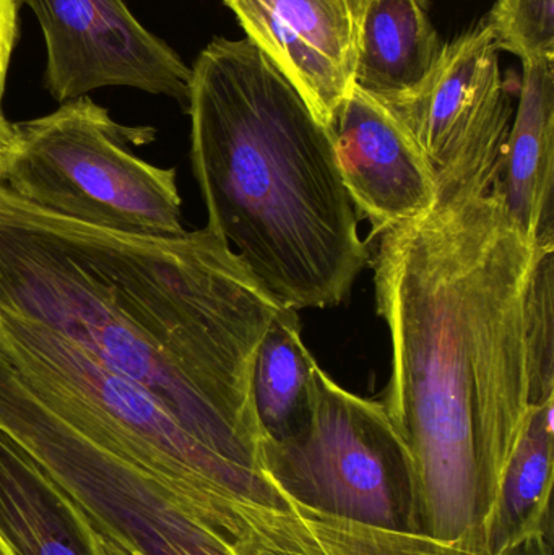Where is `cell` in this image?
Returning <instances> with one entry per match:
<instances>
[{
	"mask_svg": "<svg viewBox=\"0 0 554 555\" xmlns=\"http://www.w3.org/2000/svg\"><path fill=\"white\" fill-rule=\"evenodd\" d=\"M445 42L425 0H370L358 31L355 87L386 106L428 83Z\"/></svg>",
	"mask_w": 554,
	"mask_h": 555,
	"instance_id": "cell-13",
	"label": "cell"
},
{
	"mask_svg": "<svg viewBox=\"0 0 554 555\" xmlns=\"http://www.w3.org/2000/svg\"><path fill=\"white\" fill-rule=\"evenodd\" d=\"M500 185L384 231L374 257L392 348L381 403L409 460L415 531L441 541L490 520L533 406L554 398L530 348L546 246L517 227Z\"/></svg>",
	"mask_w": 554,
	"mask_h": 555,
	"instance_id": "cell-1",
	"label": "cell"
},
{
	"mask_svg": "<svg viewBox=\"0 0 554 555\" xmlns=\"http://www.w3.org/2000/svg\"><path fill=\"white\" fill-rule=\"evenodd\" d=\"M246 38L334 126L355 87L360 23L344 0H224Z\"/></svg>",
	"mask_w": 554,
	"mask_h": 555,
	"instance_id": "cell-9",
	"label": "cell"
},
{
	"mask_svg": "<svg viewBox=\"0 0 554 555\" xmlns=\"http://www.w3.org/2000/svg\"><path fill=\"white\" fill-rule=\"evenodd\" d=\"M0 534L15 555H100L83 512L3 430Z\"/></svg>",
	"mask_w": 554,
	"mask_h": 555,
	"instance_id": "cell-12",
	"label": "cell"
},
{
	"mask_svg": "<svg viewBox=\"0 0 554 555\" xmlns=\"http://www.w3.org/2000/svg\"><path fill=\"white\" fill-rule=\"evenodd\" d=\"M44 35V85L59 104L106 87L172 98L188 109L192 67L123 0H20Z\"/></svg>",
	"mask_w": 554,
	"mask_h": 555,
	"instance_id": "cell-8",
	"label": "cell"
},
{
	"mask_svg": "<svg viewBox=\"0 0 554 555\" xmlns=\"http://www.w3.org/2000/svg\"><path fill=\"white\" fill-rule=\"evenodd\" d=\"M344 2L347 3L348 9H350V12L353 13L355 18L358 20V23H361L364 10H366V5L370 0H344ZM425 2H428V0H425Z\"/></svg>",
	"mask_w": 554,
	"mask_h": 555,
	"instance_id": "cell-23",
	"label": "cell"
},
{
	"mask_svg": "<svg viewBox=\"0 0 554 555\" xmlns=\"http://www.w3.org/2000/svg\"><path fill=\"white\" fill-rule=\"evenodd\" d=\"M15 129L18 149L0 184L16 197L120 233H185L176 169L152 165L129 149L153 142L152 127L120 126L107 109L81 96Z\"/></svg>",
	"mask_w": 554,
	"mask_h": 555,
	"instance_id": "cell-5",
	"label": "cell"
},
{
	"mask_svg": "<svg viewBox=\"0 0 554 555\" xmlns=\"http://www.w3.org/2000/svg\"><path fill=\"white\" fill-rule=\"evenodd\" d=\"M20 0H0V109L5 93L7 74L18 38Z\"/></svg>",
	"mask_w": 554,
	"mask_h": 555,
	"instance_id": "cell-18",
	"label": "cell"
},
{
	"mask_svg": "<svg viewBox=\"0 0 554 555\" xmlns=\"http://www.w3.org/2000/svg\"><path fill=\"white\" fill-rule=\"evenodd\" d=\"M260 473L301 507L415 531L409 460L383 403L345 390L319 365L308 423L288 439H263Z\"/></svg>",
	"mask_w": 554,
	"mask_h": 555,
	"instance_id": "cell-6",
	"label": "cell"
},
{
	"mask_svg": "<svg viewBox=\"0 0 554 555\" xmlns=\"http://www.w3.org/2000/svg\"><path fill=\"white\" fill-rule=\"evenodd\" d=\"M185 111L207 227L280 306L344 302L370 253L332 127L247 38L198 54Z\"/></svg>",
	"mask_w": 554,
	"mask_h": 555,
	"instance_id": "cell-3",
	"label": "cell"
},
{
	"mask_svg": "<svg viewBox=\"0 0 554 555\" xmlns=\"http://www.w3.org/2000/svg\"><path fill=\"white\" fill-rule=\"evenodd\" d=\"M280 307L208 227L120 233L0 184V309L80 346L208 449L259 473L254 359Z\"/></svg>",
	"mask_w": 554,
	"mask_h": 555,
	"instance_id": "cell-2",
	"label": "cell"
},
{
	"mask_svg": "<svg viewBox=\"0 0 554 555\" xmlns=\"http://www.w3.org/2000/svg\"><path fill=\"white\" fill-rule=\"evenodd\" d=\"M487 23L442 46L428 83L389 107L428 163L439 202L485 194L501 182L513 103Z\"/></svg>",
	"mask_w": 554,
	"mask_h": 555,
	"instance_id": "cell-7",
	"label": "cell"
},
{
	"mask_svg": "<svg viewBox=\"0 0 554 555\" xmlns=\"http://www.w3.org/2000/svg\"><path fill=\"white\" fill-rule=\"evenodd\" d=\"M315 365L301 338L298 310L280 307L260 339L253 369L254 403L266 439H288L308 423Z\"/></svg>",
	"mask_w": 554,
	"mask_h": 555,
	"instance_id": "cell-15",
	"label": "cell"
},
{
	"mask_svg": "<svg viewBox=\"0 0 554 555\" xmlns=\"http://www.w3.org/2000/svg\"><path fill=\"white\" fill-rule=\"evenodd\" d=\"M554 398L536 404L511 453L497 505L484 527L491 553L553 518Z\"/></svg>",
	"mask_w": 554,
	"mask_h": 555,
	"instance_id": "cell-16",
	"label": "cell"
},
{
	"mask_svg": "<svg viewBox=\"0 0 554 555\" xmlns=\"http://www.w3.org/2000/svg\"><path fill=\"white\" fill-rule=\"evenodd\" d=\"M93 527V525H91ZM94 530V541H96V550L100 555H137L133 554L132 551L124 547L119 541L113 540V538L107 537V534L101 533L96 528L93 527Z\"/></svg>",
	"mask_w": 554,
	"mask_h": 555,
	"instance_id": "cell-22",
	"label": "cell"
},
{
	"mask_svg": "<svg viewBox=\"0 0 554 555\" xmlns=\"http://www.w3.org/2000/svg\"><path fill=\"white\" fill-rule=\"evenodd\" d=\"M250 501H244L241 505V518L240 528L234 533V544L236 550L240 551L241 555H298L295 553H288V551L280 550V547L273 546V544L267 543L260 534L257 533L254 528L253 520L249 515Z\"/></svg>",
	"mask_w": 554,
	"mask_h": 555,
	"instance_id": "cell-19",
	"label": "cell"
},
{
	"mask_svg": "<svg viewBox=\"0 0 554 555\" xmlns=\"http://www.w3.org/2000/svg\"><path fill=\"white\" fill-rule=\"evenodd\" d=\"M485 23L523 64L554 61V0H497Z\"/></svg>",
	"mask_w": 554,
	"mask_h": 555,
	"instance_id": "cell-17",
	"label": "cell"
},
{
	"mask_svg": "<svg viewBox=\"0 0 554 555\" xmlns=\"http://www.w3.org/2000/svg\"><path fill=\"white\" fill-rule=\"evenodd\" d=\"M0 372L75 433L149 469L194 507L228 491L289 508L266 476L208 449L149 391L48 326L2 309Z\"/></svg>",
	"mask_w": 554,
	"mask_h": 555,
	"instance_id": "cell-4",
	"label": "cell"
},
{
	"mask_svg": "<svg viewBox=\"0 0 554 555\" xmlns=\"http://www.w3.org/2000/svg\"><path fill=\"white\" fill-rule=\"evenodd\" d=\"M0 555H15L13 554V551L10 550L9 544H7V541L3 540L2 534H0Z\"/></svg>",
	"mask_w": 554,
	"mask_h": 555,
	"instance_id": "cell-24",
	"label": "cell"
},
{
	"mask_svg": "<svg viewBox=\"0 0 554 555\" xmlns=\"http://www.w3.org/2000/svg\"><path fill=\"white\" fill-rule=\"evenodd\" d=\"M18 149V135H16L15 124L9 122L0 109V178L9 166L10 159Z\"/></svg>",
	"mask_w": 554,
	"mask_h": 555,
	"instance_id": "cell-21",
	"label": "cell"
},
{
	"mask_svg": "<svg viewBox=\"0 0 554 555\" xmlns=\"http://www.w3.org/2000/svg\"><path fill=\"white\" fill-rule=\"evenodd\" d=\"M332 130L348 195L377 234L435 210L431 169L389 107L353 87Z\"/></svg>",
	"mask_w": 554,
	"mask_h": 555,
	"instance_id": "cell-10",
	"label": "cell"
},
{
	"mask_svg": "<svg viewBox=\"0 0 554 555\" xmlns=\"http://www.w3.org/2000/svg\"><path fill=\"white\" fill-rule=\"evenodd\" d=\"M511 218L539 246H554V61L524 64L519 104L501 166Z\"/></svg>",
	"mask_w": 554,
	"mask_h": 555,
	"instance_id": "cell-11",
	"label": "cell"
},
{
	"mask_svg": "<svg viewBox=\"0 0 554 555\" xmlns=\"http://www.w3.org/2000/svg\"><path fill=\"white\" fill-rule=\"evenodd\" d=\"M498 555H553V518L533 528Z\"/></svg>",
	"mask_w": 554,
	"mask_h": 555,
	"instance_id": "cell-20",
	"label": "cell"
},
{
	"mask_svg": "<svg viewBox=\"0 0 554 555\" xmlns=\"http://www.w3.org/2000/svg\"><path fill=\"white\" fill-rule=\"evenodd\" d=\"M288 501V499H286ZM289 502L276 512L269 543L298 555H494L484 528L454 541H441L416 531L384 530L319 514Z\"/></svg>",
	"mask_w": 554,
	"mask_h": 555,
	"instance_id": "cell-14",
	"label": "cell"
}]
</instances>
